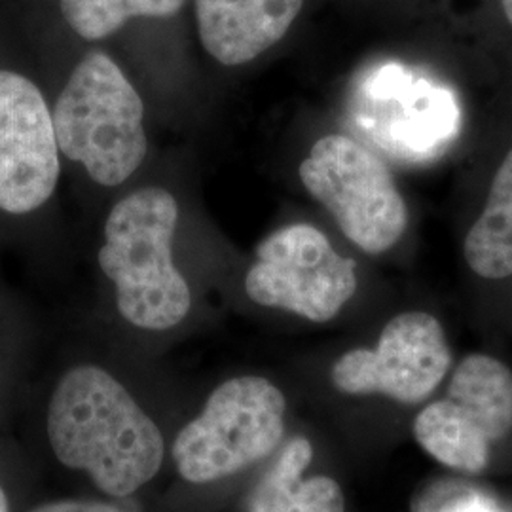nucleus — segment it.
Listing matches in <instances>:
<instances>
[{
    "instance_id": "nucleus-14",
    "label": "nucleus",
    "mask_w": 512,
    "mask_h": 512,
    "mask_svg": "<svg viewBox=\"0 0 512 512\" xmlns=\"http://www.w3.org/2000/svg\"><path fill=\"white\" fill-rule=\"evenodd\" d=\"M186 0H61V14L78 37L101 40L131 18H169Z\"/></svg>"
},
{
    "instance_id": "nucleus-9",
    "label": "nucleus",
    "mask_w": 512,
    "mask_h": 512,
    "mask_svg": "<svg viewBox=\"0 0 512 512\" xmlns=\"http://www.w3.org/2000/svg\"><path fill=\"white\" fill-rule=\"evenodd\" d=\"M452 351L439 321L425 311H404L385 325L374 349H351L330 370L340 393L421 404L444 382Z\"/></svg>"
},
{
    "instance_id": "nucleus-1",
    "label": "nucleus",
    "mask_w": 512,
    "mask_h": 512,
    "mask_svg": "<svg viewBox=\"0 0 512 512\" xmlns=\"http://www.w3.org/2000/svg\"><path fill=\"white\" fill-rule=\"evenodd\" d=\"M46 433L55 458L110 497L141 490L162 469L160 427L107 370L74 366L55 385Z\"/></svg>"
},
{
    "instance_id": "nucleus-16",
    "label": "nucleus",
    "mask_w": 512,
    "mask_h": 512,
    "mask_svg": "<svg viewBox=\"0 0 512 512\" xmlns=\"http://www.w3.org/2000/svg\"><path fill=\"white\" fill-rule=\"evenodd\" d=\"M0 512H10V501L2 486H0Z\"/></svg>"
},
{
    "instance_id": "nucleus-13",
    "label": "nucleus",
    "mask_w": 512,
    "mask_h": 512,
    "mask_svg": "<svg viewBox=\"0 0 512 512\" xmlns=\"http://www.w3.org/2000/svg\"><path fill=\"white\" fill-rule=\"evenodd\" d=\"M465 260L484 279L512 275V150L495 173L480 219L465 238Z\"/></svg>"
},
{
    "instance_id": "nucleus-6",
    "label": "nucleus",
    "mask_w": 512,
    "mask_h": 512,
    "mask_svg": "<svg viewBox=\"0 0 512 512\" xmlns=\"http://www.w3.org/2000/svg\"><path fill=\"white\" fill-rule=\"evenodd\" d=\"M511 431V368L484 353L456 366L446 395L427 404L412 427L425 454L467 475L482 473Z\"/></svg>"
},
{
    "instance_id": "nucleus-3",
    "label": "nucleus",
    "mask_w": 512,
    "mask_h": 512,
    "mask_svg": "<svg viewBox=\"0 0 512 512\" xmlns=\"http://www.w3.org/2000/svg\"><path fill=\"white\" fill-rule=\"evenodd\" d=\"M145 107L122 69L101 52L74 69L55 103L57 148L86 167L95 183L118 186L147 156Z\"/></svg>"
},
{
    "instance_id": "nucleus-2",
    "label": "nucleus",
    "mask_w": 512,
    "mask_h": 512,
    "mask_svg": "<svg viewBox=\"0 0 512 512\" xmlns=\"http://www.w3.org/2000/svg\"><path fill=\"white\" fill-rule=\"evenodd\" d=\"M179 222L177 200L164 188H143L110 211L99 266L116 287V306L133 327H177L192 294L171 256Z\"/></svg>"
},
{
    "instance_id": "nucleus-8",
    "label": "nucleus",
    "mask_w": 512,
    "mask_h": 512,
    "mask_svg": "<svg viewBox=\"0 0 512 512\" xmlns=\"http://www.w3.org/2000/svg\"><path fill=\"white\" fill-rule=\"evenodd\" d=\"M245 291L258 306L327 323L357 291V270L351 258L334 251L321 230L300 222L258 243Z\"/></svg>"
},
{
    "instance_id": "nucleus-4",
    "label": "nucleus",
    "mask_w": 512,
    "mask_h": 512,
    "mask_svg": "<svg viewBox=\"0 0 512 512\" xmlns=\"http://www.w3.org/2000/svg\"><path fill=\"white\" fill-rule=\"evenodd\" d=\"M285 414V395L270 380L239 376L224 382L173 442L179 475L209 484L249 469L281 444Z\"/></svg>"
},
{
    "instance_id": "nucleus-12",
    "label": "nucleus",
    "mask_w": 512,
    "mask_h": 512,
    "mask_svg": "<svg viewBox=\"0 0 512 512\" xmlns=\"http://www.w3.org/2000/svg\"><path fill=\"white\" fill-rule=\"evenodd\" d=\"M311 461L310 440H289L270 471L256 484L247 512H346V497L334 478H306Z\"/></svg>"
},
{
    "instance_id": "nucleus-17",
    "label": "nucleus",
    "mask_w": 512,
    "mask_h": 512,
    "mask_svg": "<svg viewBox=\"0 0 512 512\" xmlns=\"http://www.w3.org/2000/svg\"><path fill=\"white\" fill-rule=\"evenodd\" d=\"M503 2V10H505V16L509 19V23L512 25V0H501Z\"/></svg>"
},
{
    "instance_id": "nucleus-15",
    "label": "nucleus",
    "mask_w": 512,
    "mask_h": 512,
    "mask_svg": "<svg viewBox=\"0 0 512 512\" xmlns=\"http://www.w3.org/2000/svg\"><path fill=\"white\" fill-rule=\"evenodd\" d=\"M27 512H124L103 501H84V499H61L38 505Z\"/></svg>"
},
{
    "instance_id": "nucleus-7",
    "label": "nucleus",
    "mask_w": 512,
    "mask_h": 512,
    "mask_svg": "<svg viewBox=\"0 0 512 512\" xmlns=\"http://www.w3.org/2000/svg\"><path fill=\"white\" fill-rule=\"evenodd\" d=\"M300 179L340 230L368 255L403 238L408 211L387 165L348 135H327L300 164Z\"/></svg>"
},
{
    "instance_id": "nucleus-11",
    "label": "nucleus",
    "mask_w": 512,
    "mask_h": 512,
    "mask_svg": "<svg viewBox=\"0 0 512 512\" xmlns=\"http://www.w3.org/2000/svg\"><path fill=\"white\" fill-rule=\"evenodd\" d=\"M304 0H196L203 48L226 67L253 61L287 35Z\"/></svg>"
},
{
    "instance_id": "nucleus-10",
    "label": "nucleus",
    "mask_w": 512,
    "mask_h": 512,
    "mask_svg": "<svg viewBox=\"0 0 512 512\" xmlns=\"http://www.w3.org/2000/svg\"><path fill=\"white\" fill-rule=\"evenodd\" d=\"M52 112L29 78L0 71V209L27 215L48 202L59 181Z\"/></svg>"
},
{
    "instance_id": "nucleus-5",
    "label": "nucleus",
    "mask_w": 512,
    "mask_h": 512,
    "mask_svg": "<svg viewBox=\"0 0 512 512\" xmlns=\"http://www.w3.org/2000/svg\"><path fill=\"white\" fill-rule=\"evenodd\" d=\"M351 118L372 147L410 164L442 156L461 128L452 90L399 63L378 65L361 76Z\"/></svg>"
}]
</instances>
